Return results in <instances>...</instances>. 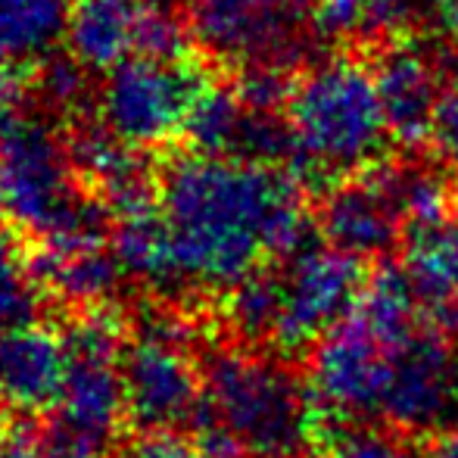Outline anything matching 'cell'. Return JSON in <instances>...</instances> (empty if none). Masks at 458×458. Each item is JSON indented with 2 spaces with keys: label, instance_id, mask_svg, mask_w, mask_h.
<instances>
[{
  "label": "cell",
  "instance_id": "f1b7e54d",
  "mask_svg": "<svg viewBox=\"0 0 458 458\" xmlns=\"http://www.w3.org/2000/svg\"><path fill=\"white\" fill-rule=\"evenodd\" d=\"M41 443H44V428H38L29 418L13 421L6 424L0 458H41Z\"/></svg>",
  "mask_w": 458,
  "mask_h": 458
},
{
  "label": "cell",
  "instance_id": "ac0fdd59",
  "mask_svg": "<svg viewBox=\"0 0 458 458\" xmlns=\"http://www.w3.org/2000/svg\"><path fill=\"white\" fill-rule=\"evenodd\" d=\"M69 153H72L75 169L85 172L100 187L103 199L113 206V212L138 206L157 193L147 184V169L140 165L138 157L140 150H134L125 140L109 134L100 122H91V125L81 128L75 134Z\"/></svg>",
  "mask_w": 458,
  "mask_h": 458
},
{
  "label": "cell",
  "instance_id": "7a4b0ae2",
  "mask_svg": "<svg viewBox=\"0 0 458 458\" xmlns=\"http://www.w3.org/2000/svg\"><path fill=\"white\" fill-rule=\"evenodd\" d=\"M293 150L287 172L309 191L365 175L386 163L393 147L371 63L334 54L296 75L287 103Z\"/></svg>",
  "mask_w": 458,
  "mask_h": 458
},
{
  "label": "cell",
  "instance_id": "7402d4cb",
  "mask_svg": "<svg viewBox=\"0 0 458 458\" xmlns=\"http://www.w3.org/2000/svg\"><path fill=\"white\" fill-rule=\"evenodd\" d=\"M277 302H281V290H277V268L272 262L225 293V321L241 344L268 346L277 325Z\"/></svg>",
  "mask_w": 458,
  "mask_h": 458
},
{
  "label": "cell",
  "instance_id": "4dcf8cb0",
  "mask_svg": "<svg viewBox=\"0 0 458 458\" xmlns=\"http://www.w3.org/2000/svg\"><path fill=\"white\" fill-rule=\"evenodd\" d=\"M424 458H458V428L430 440V453Z\"/></svg>",
  "mask_w": 458,
  "mask_h": 458
},
{
  "label": "cell",
  "instance_id": "ba28073f",
  "mask_svg": "<svg viewBox=\"0 0 458 458\" xmlns=\"http://www.w3.org/2000/svg\"><path fill=\"white\" fill-rule=\"evenodd\" d=\"M63 344L69 371L54 424L106 449L128 415L122 380L128 340L122 318L109 306L81 309L63 331Z\"/></svg>",
  "mask_w": 458,
  "mask_h": 458
},
{
  "label": "cell",
  "instance_id": "2e32d148",
  "mask_svg": "<svg viewBox=\"0 0 458 458\" xmlns=\"http://www.w3.org/2000/svg\"><path fill=\"white\" fill-rule=\"evenodd\" d=\"M399 272L428 318L437 325L453 318L458 312V222L405 231Z\"/></svg>",
  "mask_w": 458,
  "mask_h": 458
},
{
  "label": "cell",
  "instance_id": "277c9868",
  "mask_svg": "<svg viewBox=\"0 0 458 458\" xmlns=\"http://www.w3.org/2000/svg\"><path fill=\"white\" fill-rule=\"evenodd\" d=\"M69 147L35 119L0 134V212L41 243L103 237L100 206L75 191Z\"/></svg>",
  "mask_w": 458,
  "mask_h": 458
},
{
  "label": "cell",
  "instance_id": "8fae6325",
  "mask_svg": "<svg viewBox=\"0 0 458 458\" xmlns=\"http://www.w3.org/2000/svg\"><path fill=\"white\" fill-rule=\"evenodd\" d=\"M187 25L193 41L228 66H293L309 0H191Z\"/></svg>",
  "mask_w": 458,
  "mask_h": 458
},
{
  "label": "cell",
  "instance_id": "44dd1931",
  "mask_svg": "<svg viewBox=\"0 0 458 458\" xmlns=\"http://www.w3.org/2000/svg\"><path fill=\"white\" fill-rule=\"evenodd\" d=\"M390 178L405 231L453 222L455 178L446 169H437V165H405V169H396V165H390Z\"/></svg>",
  "mask_w": 458,
  "mask_h": 458
},
{
  "label": "cell",
  "instance_id": "d6a6232c",
  "mask_svg": "<svg viewBox=\"0 0 458 458\" xmlns=\"http://www.w3.org/2000/svg\"><path fill=\"white\" fill-rule=\"evenodd\" d=\"M4 434H6V421H4V411H0V446H4Z\"/></svg>",
  "mask_w": 458,
  "mask_h": 458
},
{
  "label": "cell",
  "instance_id": "8992f818",
  "mask_svg": "<svg viewBox=\"0 0 458 458\" xmlns=\"http://www.w3.org/2000/svg\"><path fill=\"white\" fill-rule=\"evenodd\" d=\"M128 418L144 434L197 424L203 411V374L191 352L184 321L169 312L140 318L122 356Z\"/></svg>",
  "mask_w": 458,
  "mask_h": 458
},
{
  "label": "cell",
  "instance_id": "d6986e66",
  "mask_svg": "<svg viewBox=\"0 0 458 458\" xmlns=\"http://www.w3.org/2000/svg\"><path fill=\"white\" fill-rule=\"evenodd\" d=\"M75 0H0V66L22 69L66 41Z\"/></svg>",
  "mask_w": 458,
  "mask_h": 458
},
{
  "label": "cell",
  "instance_id": "cb8c5ba5",
  "mask_svg": "<svg viewBox=\"0 0 458 458\" xmlns=\"http://www.w3.org/2000/svg\"><path fill=\"white\" fill-rule=\"evenodd\" d=\"M306 458H421L411 446V440L390 430L377 428H359V430H340L334 440L321 449H312Z\"/></svg>",
  "mask_w": 458,
  "mask_h": 458
},
{
  "label": "cell",
  "instance_id": "52a82bcc",
  "mask_svg": "<svg viewBox=\"0 0 458 458\" xmlns=\"http://www.w3.org/2000/svg\"><path fill=\"white\" fill-rule=\"evenodd\" d=\"M277 268V325L272 334L275 356L312 352L340 321L352 315L365 293L368 275L362 259L327 247L325 241L302 243Z\"/></svg>",
  "mask_w": 458,
  "mask_h": 458
},
{
  "label": "cell",
  "instance_id": "d4e9b609",
  "mask_svg": "<svg viewBox=\"0 0 458 458\" xmlns=\"http://www.w3.org/2000/svg\"><path fill=\"white\" fill-rule=\"evenodd\" d=\"M85 72L72 56H50L41 63V97L50 106L69 109L85 97Z\"/></svg>",
  "mask_w": 458,
  "mask_h": 458
},
{
  "label": "cell",
  "instance_id": "6da1fadb",
  "mask_svg": "<svg viewBox=\"0 0 458 458\" xmlns=\"http://www.w3.org/2000/svg\"><path fill=\"white\" fill-rule=\"evenodd\" d=\"M157 203L182 290L228 293L309 243L302 184L284 165L187 153L165 165Z\"/></svg>",
  "mask_w": 458,
  "mask_h": 458
},
{
  "label": "cell",
  "instance_id": "3957f363",
  "mask_svg": "<svg viewBox=\"0 0 458 458\" xmlns=\"http://www.w3.org/2000/svg\"><path fill=\"white\" fill-rule=\"evenodd\" d=\"M199 421L228 437L243 458H306L318 443L309 380L284 356L250 346H222L206 356Z\"/></svg>",
  "mask_w": 458,
  "mask_h": 458
},
{
  "label": "cell",
  "instance_id": "5b68a950",
  "mask_svg": "<svg viewBox=\"0 0 458 458\" xmlns=\"http://www.w3.org/2000/svg\"><path fill=\"white\" fill-rule=\"evenodd\" d=\"M206 75L187 56H134L103 75L97 122L134 150H153L182 138Z\"/></svg>",
  "mask_w": 458,
  "mask_h": 458
},
{
  "label": "cell",
  "instance_id": "1f68e13d",
  "mask_svg": "<svg viewBox=\"0 0 458 458\" xmlns=\"http://www.w3.org/2000/svg\"><path fill=\"white\" fill-rule=\"evenodd\" d=\"M443 331H446L449 334V337H453V344L458 346V312L453 315V318H446V321H443Z\"/></svg>",
  "mask_w": 458,
  "mask_h": 458
},
{
  "label": "cell",
  "instance_id": "5bb4252c",
  "mask_svg": "<svg viewBox=\"0 0 458 458\" xmlns=\"http://www.w3.org/2000/svg\"><path fill=\"white\" fill-rule=\"evenodd\" d=\"M66 344L44 325L0 331V405L38 415L60 405L66 386Z\"/></svg>",
  "mask_w": 458,
  "mask_h": 458
},
{
  "label": "cell",
  "instance_id": "603a6c76",
  "mask_svg": "<svg viewBox=\"0 0 458 458\" xmlns=\"http://www.w3.org/2000/svg\"><path fill=\"white\" fill-rule=\"evenodd\" d=\"M44 300L35 259L22 253L10 234H0V331L35 325Z\"/></svg>",
  "mask_w": 458,
  "mask_h": 458
},
{
  "label": "cell",
  "instance_id": "ffe728a7",
  "mask_svg": "<svg viewBox=\"0 0 458 458\" xmlns=\"http://www.w3.org/2000/svg\"><path fill=\"white\" fill-rule=\"evenodd\" d=\"M409 16V0H309V25L321 41L396 35Z\"/></svg>",
  "mask_w": 458,
  "mask_h": 458
},
{
  "label": "cell",
  "instance_id": "30bf717a",
  "mask_svg": "<svg viewBox=\"0 0 458 458\" xmlns=\"http://www.w3.org/2000/svg\"><path fill=\"white\" fill-rule=\"evenodd\" d=\"M69 56L88 72H113L134 56H187V29L163 0H75Z\"/></svg>",
  "mask_w": 458,
  "mask_h": 458
},
{
  "label": "cell",
  "instance_id": "83f0119b",
  "mask_svg": "<svg viewBox=\"0 0 458 458\" xmlns=\"http://www.w3.org/2000/svg\"><path fill=\"white\" fill-rule=\"evenodd\" d=\"M25 113H29V85L22 81L19 69L0 66V134L29 119Z\"/></svg>",
  "mask_w": 458,
  "mask_h": 458
},
{
  "label": "cell",
  "instance_id": "9c48e42d",
  "mask_svg": "<svg viewBox=\"0 0 458 458\" xmlns=\"http://www.w3.org/2000/svg\"><path fill=\"white\" fill-rule=\"evenodd\" d=\"M458 428V346L428 318L396 352L386 374L377 430L415 443L418 437L449 434Z\"/></svg>",
  "mask_w": 458,
  "mask_h": 458
},
{
  "label": "cell",
  "instance_id": "7c38bea8",
  "mask_svg": "<svg viewBox=\"0 0 458 458\" xmlns=\"http://www.w3.org/2000/svg\"><path fill=\"white\" fill-rule=\"evenodd\" d=\"M371 69L393 144L405 150L428 144L443 94L453 81L443 47H424L415 38H393L374 56Z\"/></svg>",
  "mask_w": 458,
  "mask_h": 458
},
{
  "label": "cell",
  "instance_id": "9a60e30c",
  "mask_svg": "<svg viewBox=\"0 0 458 458\" xmlns=\"http://www.w3.org/2000/svg\"><path fill=\"white\" fill-rule=\"evenodd\" d=\"M31 259H35L38 281L44 284L47 293L81 309L106 306L109 296L119 290V281L125 277L103 237L44 243L41 253Z\"/></svg>",
  "mask_w": 458,
  "mask_h": 458
},
{
  "label": "cell",
  "instance_id": "f546056e",
  "mask_svg": "<svg viewBox=\"0 0 458 458\" xmlns=\"http://www.w3.org/2000/svg\"><path fill=\"white\" fill-rule=\"evenodd\" d=\"M197 430H199V453H203V458H243L241 449H237L225 434H218L212 424L199 421Z\"/></svg>",
  "mask_w": 458,
  "mask_h": 458
},
{
  "label": "cell",
  "instance_id": "484cf974",
  "mask_svg": "<svg viewBox=\"0 0 458 458\" xmlns=\"http://www.w3.org/2000/svg\"><path fill=\"white\" fill-rule=\"evenodd\" d=\"M430 144H434L437 153H440L443 169L458 182V72L453 75V81H449L446 94H443Z\"/></svg>",
  "mask_w": 458,
  "mask_h": 458
},
{
  "label": "cell",
  "instance_id": "4316f807",
  "mask_svg": "<svg viewBox=\"0 0 458 458\" xmlns=\"http://www.w3.org/2000/svg\"><path fill=\"white\" fill-rule=\"evenodd\" d=\"M119 458H203V453L175 430H157V434H140L138 440H131Z\"/></svg>",
  "mask_w": 458,
  "mask_h": 458
},
{
  "label": "cell",
  "instance_id": "e0dca14e",
  "mask_svg": "<svg viewBox=\"0 0 458 458\" xmlns=\"http://www.w3.org/2000/svg\"><path fill=\"white\" fill-rule=\"evenodd\" d=\"M113 256L122 272L157 293H182L172 256L169 228L159 212L157 193L150 199L115 212L113 228Z\"/></svg>",
  "mask_w": 458,
  "mask_h": 458
},
{
  "label": "cell",
  "instance_id": "4fadbf2b",
  "mask_svg": "<svg viewBox=\"0 0 458 458\" xmlns=\"http://www.w3.org/2000/svg\"><path fill=\"white\" fill-rule=\"evenodd\" d=\"M318 231L327 247L352 259H380L405 237V222L393 197L390 165L327 187L318 206Z\"/></svg>",
  "mask_w": 458,
  "mask_h": 458
}]
</instances>
